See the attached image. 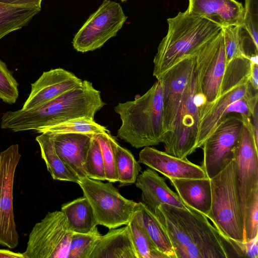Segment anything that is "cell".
<instances>
[{"label": "cell", "instance_id": "cell-1", "mask_svg": "<svg viewBox=\"0 0 258 258\" xmlns=\"http://www.w3.org/2000/svg\"><path fill=\"white\" fill-rule=\"evenodd\" d=\"M105 105L101 92L91 82L83 80L80 86L39 106L4 113L1 126L15 132H37L78 118L94 119L96 113Z\"/></svg>", "mask_w": 258, "mask_h": 258}, {"label": "cell", "instance_id": "cell-2", "mask_svg": "<svg viewBox=\"0 0 258 258\" xmlns=\"http://www.w3.org/2000/svg\"><path fill=\"white\" fill-rule=\"evenodd\" d=\"M168 31L154 57L153 75L158 80L182 59L193 56L222 29L218 24L187 10L167 19Z\"/></svg>", "mask_w": 258, "mask_h": 258}, {"label": "cell", "instance_id": "cell-3", "mask_svg": "<svg viewBox=\"0 0 258 258\" xmlns=\"http://www.w3.org/2000/svg\"><path fill=\"white\" fill-rule=\"evenodd\" d=\"M114 109L121 120L117 136L132 147L140 148L163 142L162 88L159 80L142 96L119 103Z\"/></svg>", "mask_w": 258, "mask_h": 258}, {"label": "cell", "instance_id": "cell-4", "mask_svg": "<svg viewBox=\"0 0 258 258\" xmlns=\"http://www.w3.org/2000/svg\"><path fill=\"white\" fill-rule=\"evenodd\" d=\"M210 181L212 203L207 217L224 236L243 242V212L234 159Z\"/></svg>", "mask_w": 258, "mask_h": 258}, {"label": "cell", "instance_id": "cell-5", "mask_svg": "<svg viewBox=\"0 0 258 258\" xmlns=\"http://www.w3.org/2000/svg\"><path fill=\"white\" fill-rule=\"evenodd\" d=\"M207 102L201 91L195 67L172 130L164 136L162 143L166 153L184 159L195 151L200 112Z\"/></svg>", "mask_w": 258, "mask_h": 258}, {"label": "cell", "instance_id": "cell-6", "mask_svg": "<svg viewBox=\"0 0 258 258\" xmlns=\"http://www.w3.org/2000/svg\"><path fill=\"white\" fill-rule=\"evenodd\" d=\"M78 184L93 208L98 225L109 229L126 225L138 209V203L121 195L111 182L86 177Z\"/></svg>", "mask_w": 258, "mask_h": 258}, {"label": "cell", "instance_id": "cell-7", "mask_svg": "<svg viewBox=\"0 0 258 258\" xmlns=\"http://www.w3.org/2000/svg\"><path fill=\"white\" fill-rule=\"evenodd\" d=\"M166 205L188 232L202 258L242 257L237 242L222 234L204 214L188 206L183 209Z\"/></svg>", "mask_w": 258, "mask_h": 258}, {"label": "cell", "instance_id": "cell-8", "mask_svg": "<svg viewBox=\"0 0 258 258\" xmlns=\"http://www.w3.org/2000/svg\"><path fill=\"white\" fill-rule=\"evenodd\" d=\"M73 232L61 211L49 212L30 233L25 258H68Z\"/></svg>", "mask_w": 258, "mask_h": 258}, {"label": "cell", "instance_id": "cell-9", "mask_svg": "<svg viewBox=\"0 0 258 258\" xmlns=\"http://www.w3.org/2000/svg\"><path fill=\"white\" fill-rule=\"evenodd\" d=\"M243 124L240 115L228 114L204 142L202 146L204 160L202 167L210 179L234 159Z\"/></svg>", "mask_w": 258, "mask_h": 258}, {"label": "cell", "instance_id": "cell-10", "mask_svg": "<svg viewBox=\"0 0 258 258\" xmlns=\"http://www.w3.org/2000/svg\"><path fill=\"white\" fill-rule=\"evenodd\" d=\"M127 18L119 3L104 0L75 35L74 48L81 52L100 48L116 35Z\"/></svg>", "mask_w": 258, "mask_h": 258}, {"label": "cell", "instance_id": "cell-11", "mask_svg": "<svg viewBox=\"0 0 258 258\" xmlns=\"http://www.w3.org/2000/svg\"><path fill=\"white\" fill-rule=\"evenodd\" d=\"M18 144L0 153V245L10 248L19 243L13 209V184L21 158Z\"/></svg>", "mask_w": 258, "mask_h": 258}, {"label": "cell", "instance_id": "cell-12", "mask_svg": "<svg viewBox=\"0 0 258 258\" xmlns=\"http://www.w3.org/2000/svg\"><path fill=\"white\" fill-rule=\"evenodd\" d=\"M195 70L201 91L211 103L220 96L227 66L222 29L196 52Z\"/></svg>", "mask_w": 258, "mask_h": 258}, {"label": "cell", "instance_id": "cell-13", "mask_svg": "<svg viewBox=\"0 0 258 258\" xmlns=\"http://www.w3.org/2000/svg\"><path fill=\"white\" fill-rule=\"evenodd\" d=\"M195 63V55L187 57L158 79L160 81L162 88L164 135L172 130Z\"/></svg>", "mask_w": 258, "mask_h": 258}, {"label": "cell", "instance_id": "cell-14", "mask_svg": "<svg viewBox=\"0 0 258 258\" xmlns=\"http://www.w3.org/2000/svg\"><path fill=\"white\" fill-rule=\"evenodd\" d=\"M243 121L242 133L234 160L243 212L249 196L258 188V146L255 141L251 120Z\"/></svg>", "mask_w": 258, "mask_h": 258}, {"label": "cell", "instance_id": "cell-15", "mask_svg": "<svg viewBox=\"0 0 258 258\" xmlns=\"http://www.w3.org/2000/svg\"><path fill=\"white\" fill-rule=\"evenodd\" d=\"M82 80L74 74L62 68L44 72L31 84V92L23 109L39 106L82 84Z\"/></svg>", "mask_w": 258, "mask_h": 258}, {"label": "cell", "instance_id": "cell-16", "mask_svg": "<svg viewBox=\"0 0 258 258\" xmlns=\"http://www.w3.org/2000/svg\"><path fill=\"white\" fill-rule=\"evenodd\" d=\"M138 162L168 178L207 177L202 166L191 162L187 158H179L150 147H145L140 152Z\"/></svg>", "mask_w": 258, "mask_h": 258}, {"label": "cell", "instance_id": "cell-17", "mask_svg": "<svg viewBox=\"0 0 258 258\" xmlns=\"http://www.w3.org/2000/svg\"><path fill=\"white\" fill-rule=\"evenodd\" d=\"M257 91L248 82L222 94L214 101L207 102L200 112L196 148L203 146L218 123L227 115L226 110L231 104Z\"/></svg>", "mask_w": 258, "mask_h": 258}, {"label": "cell", "instance_id": "cell-18", "mask_svg": "<svg viewBox=\"0 0 258 258\" xmlns=\"http://www.w3.org/2000/svg\"><path fill=\"white\" fill-rule=\"evenodd\" d=\"M187 10L222 28L243 24L244 7L236 0H188Z\"/></svg>", "mask_w": 258, "mask_h": 258}, {"label": "cell", "instance_id": "cell-19", "mask_svg": "<svg viewBox=\"0 0 258 258\" xmlns=\"http://www.w3.org/2000/svg\"><path fill=\"white\" fill-rule=\"evenodd\" d=\"M49 133L60 159L79 179L87 177L84 163L93 134Z\"/></svg>", "mask_w": 258, "mask_h": 258}, {"label": "cell", "instance_id": "cell-20", "mask_svg": "<svg viewBox=\"0 0 258 258\" xmlns=\"http://www.w3.org/2000/svg\"><path fill=\"white\" fill-rule=\"evenodd\" d=\"M135 183L142 191L143 203L153 212L164 204L187 209L177 194L168 186L164 178L152 169L148 168L139 174Z\"/></svg>", "mask_w": 258, "mask_h": 258}, {"label": "cell", "instance_id": "cell-21", "mask_svg": "<svg viewBox=\"0 0 258 258\" xmlns=\"http://www.w3.org/2000/svg\"><path fill=\"white\" fill-rule=\"evenodd\" d=\"M154 213L169 238L176 258H202L188 232L166 204L159 206Z\"/></svg>", "mask_w": 258, "mask_h": 258}, {"label": "cell", "instance_id": "cell-22", "mask_svg": "<svg viewBox=\"0 0 258 258\" xmlns=\"http://www.w3.org/2000/svg\"><path fill=\"white\" fill-rule=\"evenodd\" d=\"M185 206L201 212L207 217L212 203L210 179L168 178Z\"/></svg>", "mask_w": 258, "mask_h": 258}, {"label": "cell", "instance_id": "cell-23", "mask_svg": "<svg viewBox=\"0 0 258 258\" xmlns=\"http://www.w3.org/2000/svg\"><path fill=\"white\" fill-rule=\"evenodd\" d=\"M90 258H137L127 225L101 235Z\"/></svg>", "mask_w": 258, "mask_h": 258}, {"label": "cell", "instance_id": "cell-24", "mask_svg": "<svg viewBox=\"0 0 258 258\" xmlns=\"http://www.w3.org/2000/svg\"><path fill=\"white\" fill-rule=\"evenodd\" d=\"M60 211L63 213L73 232L88 233L98 225L93 208L84 196L63 204Z\"/></svg>", "mask_w": 258, "mask_h": 258}, {"label": "cell", "instance_id": "cell-25", "mask_svg": "<svg viewBox=\"0 0 258 258\" xmlns=\"http://www.w3.org/2000/svg\"><path fill=\"white\" fill-rule=\"evenodd\" d=\"M38 143L42 158L47 170L54 180L70 181L78 183V177L70 169L57 154L52 137L49 133H42L36 138Z\"/></svg>", "mask_w": 258, "mask_h": 258}, {"label": "cell", "instance_id": "cell-26", "mask_svg": "<svg viewBox=\"0 0 258 258\" xmlns=\"http://www.w3.org/2000/svg\"><path fill=\"white\" fill-rule=\"evenodd\" d=\"M138 212L143 227L158 249L168 258H176L169 238L154 212L143 202L138 203Z\"/></svg>", "mask_w": 258, "mask_h": 258}, {"label": "cell", "instance_id": "cell-27", "mask_svg": "<svg viewBox=\"0 0 258 258\" xmlns=\"http://www.w3.org/2000/svg\"><path fill=\"white\" fill-rule=\"evenodd\" d=\"M40 10L34 7L0 4V40L9 33L26 25Z\"/></svg>", "mask_w": 258, "mask_h": 258}, {"label": "cell", "instance_id": "cell-28", "mask_svg": "<svg viewBox=\"0 0 258 258\" xmlns=\"http://www.w3.org/2000/svg\"><path fill=\"white\" fill-rule=\"evenodd\" d=\"M126 225L137 258H168L158 249L145 230L138 209Z\"/></svg>", "mask_w": 258, "mask_h": 258}, {"label": "cell", "instance_id": "cell-29", "mask_svg": "<svg viewBox=\"0 0 258 258\" xmlns=\"http://www.w3.org/2000/svg\"><path fill=\"white\" fill-rule=\"evenodd\" d=\"M110 142L114 154L118 182L122 185L135 183L142 169L139 162L128 150L120 146L111 135Z\"/></svg>", "mask_w": 258, "mask_h": 258}, {"label": "cell", "instance_id": "cell-30", "mask_svg": "<svg viewBox=\"0 0 258 258\" xmlns=\"http://www.w3.org/2000/svg\"><path fill=\"white\" fill-rule=\"evenodd\" d=\"M250 57H236L227 64L221 87L220 95L237 86L249 82Z\"/></svg>", "mask_w": 258, "mask_h": 258}, {"label": "cell", "instance_id": "cell-31", "mask_svg": "<svg viewBox=\"0 0 258 258\" xmlns=\"http://www.w3.org/2000/svg\"><path fill=\"white\" fill-rule=\"evenodd\" d=\"M37 133L48 132L53 134L81 133L97 134L110 133L105 126L97 123L94 119L78 118L52 126L40 129Z\"/></svg>", "mask_w": 258, "mask_h": 258}, {"label": "cell", "instance_id": "cell-32", "mask_svg": "<svg viewBox=\"0 0 258 258\" xmlns=\"http://www.w3.org/2000/svg\"><path fill=\"white\" fill-rule=\"evenodd\" d=\"M258 1L245 0L243 24L240 33L244 44L247 42L257 51Z\"/></svg>", "mask_w": 258, "mask_h": 258}, {"label": "cell", "instance_id": "cell-33", "mask_svg": "<svg viewBox=\"0 0 258 258\" xmlns=\"http://www.w3.org/2000/svg\"><path fill=\"white\" fill-rule=\"evenodd\" d=\"M97 228L86 233H74L70 243L68 258H90L101 236Z\"/></svg>", "mask_w": 258, "mask_h": 258}, {"label": "cell", "instance_id": "cell-34", "mask_svg": "<svg viewBox=\"0 0 258 258\" xmlns=\"http://www.w3.org/2000/svg\"><path fill=\"white\" fill-rule=\"evenodd\" d=\"M258 236V188L249 196L243 208V242Z\"/></svg>", "mask_w": 258, "mask_h": 258}, {"label": "cell", "instance_id": "cell-35", "mask_svg": "<svg viewBox=\"0 0 258 258\" xmlns=\"http://www.w3.org/2000/svg\"><path fill=\"white\" fill-rule=\"evenodd\" d=\"M84 169L87 177L101 181L106 180L100 147L94 134L84 163Z\"/></svg>", "mask_w": 258, "mask_h": 258}, {"label": "cell", "instance_id": "cell-36", "mask_svg": "<svg viewBox=\"0 0 258 258\" xmlns=\"http://www.w3.org/2000/svg\"><path fill=\"white\" fill-rule=\"evenodd\" d=\"M110 136V133H108L94 134L100 147L104 164L106 180L112 183L118 182V175Z\"/></svg>", "mask_w": 258, "mask_h": 258}, {"label": "cell", "instance_id": "cell-37", "mask_svg": "<svg viewBox=\"0 0 258 258\" xmlns=\"http://www.w3.org/2000/svg\"><path fill=\"white\" fill-rule=\"evenodd\" d=\"M240 27L230 26L222 28L227 64L236 57L250 56L247 55L245 52L240 34Z\"/></svg>", "mask_w": 258, "mask_h": 258}, {"label": "cell", "instance_id": "cell-38", "mask_svg": "<svg viewBox=\"0 0 258 258\" xmlns=\"http://www.w3.org/2000/svg\"><path fill=\"white\" fill-rule=\"evenodd\" d=\"M18 84L7 68L0 59V99L6 103H15L19 96Z\"/></svg>", "mask_w": 258, "mask_h": 258}, {"label": "cell", "instance_id": "cell-39", "mask_svg": "<svg viewBox=\"0 0 258 258\" xmlns=\"http://www.w3.org/2000/svg\"><path fill=\"white\" fill-rule=\"evenodd\" d=\"M238 245L243 257H258V236L248 242H238Z\"/></svg>", "mask_w": 258, "mask_h": 258}, {"label": "cell", "instance_id": "cell-40", "mask_svg": "<svg viewBox=\"0 0 258 258\" xmlns=\"http://www.w3.org/2000/svg\"><path fill=\"white\" fill-rule=\"evenodd\" d=\"M250 70L249 76V83L252 87L257 90L258 88V63L257 55L251 56Z\"/></svg>", "mask_w": 258, "mask_h": 258}, {"label": "cell", "instance_id": "cell-41", "mask_svg": "<svg viewBox=\"0 0 258 258\" xmlns=\"http://www.w3.org/2000/svg\"><path fill=\"white\" fill-rule=\"evenodd\" d=\"M42 0H0V4L17 6L34 7L41 9Z\"/></svg>", "mask_w": 258, "mask_h": 258}, {"label": "cell", "instance_id": "cell-42", "mask_svg": "<svg viewBox=\"0 0 258 258\" xmlns=\"http://www.w3.org/2000/svg\"><path fill=\"white\" fill-rule=\"evenodd\" d=\"M258 101H257L251 112V122L254 137L256 144L258 146Z\"/></svg>", "mask_w": 258, "mask_h": 258}, {"label": "cell", "instance_id": "cell-43", "mask_svg": "<svg viewBox=\"0 0 258 258\" xmlns=\"http://www.w3.org/2000/svg\"><path fill=\"white\" fill-rule=\"evenodd\" d=\"M0 258H25L23 253L0 249Z\"/></svg>", "mask_w": 258, "mask_h": 258}, {"label": "cell", "instance_id": "cell-44", "mask_svg": "<svg viewBox=\"0 0 258 258\" xmlns=\"http://www.w3.org/2000/svg\"><path fill=\"white\" fill-rule=\"evenodd\" d=\"M125 1H126V0H121V1H122V2H124Z\"/></svg>", "mask_w": 258, "mask_h": 258}]
</instances>
